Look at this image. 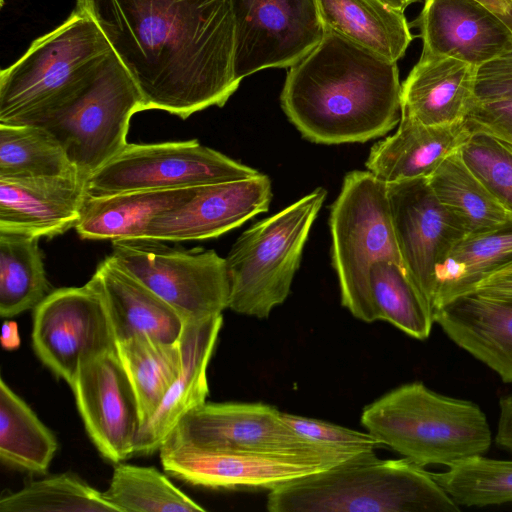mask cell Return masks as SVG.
<instances>
[{"label":"cell","instance_id":"1","mask_svg":"<svg viewBox=\"0 0 512 512\" xmlns=\"http://www.w3.org/2000/svg\"><path fill=\"white\" fill-rule=\"evenodd\" d=\"M128 70L144 110L187 119L222 107L234 69L231 0H77Z\"/></svg>","mask_w":512,"mask_h":512},{"label":"cell","instance_id":"2","mask_svg":"<svg viewBox=\"0 0 512 512\" xmlns=\"http://www.w3.org/2000/svg\"><path fill=\"white\" fill-rule=\"evenodd\" d=\"M281 107L314 143L367 142L401 118L397 62L326 30L319 44L289 68Z\"/></svg>","mask_w":512,"mask_h":512},{"label":"cell","instance_id":"3","mask_svg":"<svg viewBox=\"0 0 512 512\" xmlns=\"http://www.w3.org/2000/svg\"><path fill=\"white\" fill-rule=\"evenodd\" d=\"M270 512H454L459 505L407 458L360 453L269 490Z\"/></svg>","mask_w":512,"mask_h":512},{"label":"cell","instance_id":"4","mask_svg":"<svg viewBox=\"0 0 512 512\" xmlns=\"http://www.w3.org/2000/svg\"><path fill=\"white\" fill-rule=\"evenodd\" d=\"M361 424L381 445L420 466L450 467L485 455L492 444L490 424L476 403L422 382L403 384L367 405Z\"/></svg>","mask_w":512,"mask_h":512},{"label":"cell","instance_id":"5","mask_svg":"<svg viewBox=\"0 0 512 512\" xmlns=\"http://www.w3.org/2000/svg\"><path fill=\"white\" fill-rule=\"evenodd\" d=\"M113 52L96 22L76 6L60 26L34 40L0 72V123L29 124L74 98Z\"/></svg>","mask_w":512,"mask_h":512},{"label":"cell","instance_id":"6","mask_svg":"<svg viewBox=\"0 0 512 512\" xmlns=\"http://www.w3.org/2000/svg\"><path fill=\"white\" fill-rule=\"evenodd\" d=\"M326 195V190L318 187L238 237L225 258L229 309L267 318L287 299Z\"/></svg>","mask_w":512,"mask_h":512},{"label":"cell","instance_id":"7","mask_svg":"<svg viewBox=\"0 0 512 512\" xmlns=\"http://www.w3.org/2000/svg\"><path fill=\"white\" fill-rule=\"evenodd\" d=\"M329 228L332 264L342 305L359 320L377 321L370 291V270L374 263L382 260L403 266L391 219L387 184L368 170L347 173L331 206Z\"/></svg>","mask_w":512,"mask_h":512},{"label":"cell","instance_id":"8","mask_svg":"<svg viewBox=\"0 0 512 512\" xmlns=\"http://www.w3.org/2000/svg\"><path fill=\"white\" fill-rule=\"evenodd\" d=\"M143 110L136 83L113 52L77 96L25 125L52 133L86 181L125 148L131 117Z\"/></svg>","mask_w":512,"mask_h":512},{"label":"cell","instance_id":"9","mask_svg":"<svg viewBox=\"0 0 512 512\" xmlns=\"http://www.w3.org/2000/svg\"><path fill=\"white\" fill-rule=\"evenodd\" d=\"M260 172L197 139L128 143L86 180L88 198L138 190H175L236 181Z\"/></svg>","mask_w":512,"mask_h":512},{"label":"cell","instance_id":"10","mask_svg":"<svg viewBox=\"0 0 512 512\" xmlns=\"http://www.w3.org/2000/svg\"><path fill=\"white\" fill-rule=\"evenodd\" d=\"M154 238L112 241L114 260L168 303L185 321L228 308L225 258L214 250L178 249Z\"/></svg>","mask_w":512,"mask_h":512},{"label":"cell","instance_id":"11","mask_svg":"<svg viewBox=\"0 0 512 512\" xmlns=\"http://www.w3.org/2000/svg\"><path fill=\"white\" fill-rule=\"evenodd\" d=\"M165 442L340 461L363 453L319 444L302 437L284 422L278 409L264 403L205 402L186 414Z\"/></svg>","mask_w":512,"mask_h":512},{"label":"cell","instance_id":"12","mask_svg":"<svg viewBox=\"0 0 512 512\" xmlns=\"http://www.w3.org/2000/svg\"><path fill=\"white\" fill-rule=\"evenodd\" d=\"M32 346L40 361L70 387L85 359L117 348L92 278L80 287L52 290L36 306Z\"/></svg>","mask_w":512,"mask_h":512},{"label":"cell","instance_id":"13","mask_svg":"<svg viewBox=\"0 0 512 512\" xmlns=\"http://www.w3.org/2000/svg\"><path fill=\"white\" fill-rule=\"evenodd\" d=\"M236 78L266 68H290L322 40L316 0H231Z\"/></svg>","mask_w":512,"mask_h":512},{"label":"cell","instance_id":"14","mask_svg":"<svg viewBox=\"0 0 512 512\" xmlns=\"http://www.w3.org/2000/svg\"><path fill=\"white\" fill-rule=\"evenodd\" d=\"M71 389L87 434L100 454L114 464L135 455L142 419L117 348L85 359Z\"/></svg>","mask_w":512,"mask_h":512},{"label":"cell","instance_id":"15","mask_svg":"<svg viewBox=\"0 0 512 512\" xmlns=\"http://www.w3.org/2000/svg\"><path fill=\"white\" fill-rule=\"evenodd\" d=\"M159 452L168 475L211 489L271 490L343 462L323 457L210 449L171 442H165Z\"/></svg>","mask_w":512,"mask_h":512},{"label":"cell","instance_id":"16","mask_svg":"<svg viewBox=\"0 0 512 512\" xmlns=\"http://www.w3.org/2000/svg\"><path fill=\"white\" fill-rule=\"evenodd\" d=\"M387 194L403 266L431 305L436 267L466 230L427 178L389 183Z\"/></svg>","mask_w":512,"mask_h":512},{"label":"cell","instance_id":"17","mask_svg":"<svg viewBox=\"0 0 512 512\" xmlns=\"http://www.w3.org/2000/svg\"><path fill=\"white\" fill-rule=\"evenodd\" d=\"M267 175L195 187L190 198L155 217L144 238L163 241L217 238L269 209Z\"/></svg>","mask_w":512,"mask_h":512},{"label":"cell","instance_id":"18","mask_svg":"<svg viewBox=\"0 0 512 512\" xmlns=\"http://www.w3.org/2000/svg\"><path fill=\"white\" fill-rule=\"evenodd\" d=\"M414 25L420 30L422 53L476 68L512 50V28L477 0H425Z\"/></svg>","mask_w":512,"mask_h":512},{"label":"cell","instance_id":"19","mask_svg":"<svg viewBox=\"0 0 512 512\" xmlns=\"http://www.w3.org/2000/svg\"><path fill=\"white\" fill-rule=\"evenodd\" d=\"M85 186L77 175L0 179V232L52 238L75 228Z\"/></svg>","mask_w":512,"mask_h":512},{"label":"cell","instance_id":"20","mask_svg":"<svg viewBox=\"0 0 512 512\" xmlns=\"http://www.w3.org/2000/svg\"><path fill=\"white\" fill-rule=\"evenodd\" d=\"M223 324L222 314L184 322L179 341L181 371L160 405L140 429L135 454L159 451L181 419L206 402L207 368Z\"/></svg>","mask_w":512,"mask_h":512},{"label":"cell","instance_id":"21","mask_svg":"<svg viewBox=\"0 0 512 512\" xmlns=\"http://www.w3.org/2000/svg\"><path fill=\"white\" fill-rule=\"evenodd\" d=\"M103 299L116 343L134 337H149L174 343L184 320L156 293L109 255L91 277Z\"/></svg>","mask_w":512,"mask_h":512},{"label":"cell","instance_id":"22","mask_svg":"<svg viewBox=\"0 0 512 512\" xmlns=\"http://www.w3.org/2000/svg\"><path fill=\"white\" fill-rule=\"evenodd\" d=\"M434 319L457 346L512 383V299L473 292L443 306Z\"/></svg>","mask_w":512,"mask_h":512},{"label":"cell","instance_id":"23","mask_svg":"<svg viewBox=\"0 0 512 512\" xmlns=\"http://www.w3.org/2000/svg\"><path fill=\"white\" fill-rule=\"evenodd\" d=\"M470 133L466 119L427 125L401 113L396 132L371 148L366 168L386 184L428 178L448 156L459 151Z\"/></svg>","mask_w":512,"mask_h":512},{"label":"cell","instance_id":"24","mask_svg":"<svg viewBox=\"0 0 512 512\" xmlns=\"http://www.w3.org/2000/svg\"><path fill=\"white\" fill-rule=\"evenodd\" d=\"M476 72L461 60L421 53L401 85V113L427 125L465 120L476 102Z\"/></svg>","mask_w":512,"mask_h":512},{"label":"cell","instance_id":"25","mask_svg":"<svg viewBox=\"0 0 512 512\" xmlns=\"http://www.w3.org/2000/svg\"><path fill=\"white\" fill-rule=\"evenodd\" d=\"M512 264V220L494 229L466 235L436 267L431 305L434 311L473 293L491 274Z\"/></svg>","mask_w":512,"mask_h":512},{"label":"cell","instance_id":"26","mask_svg":"<svg viewBox=\"0 0 512 512\" xmlns=\"http://www.w3.org/2000/svg\"><path fill=\"white\" fill-rule=\"evenodd\" d=\"M195 187L175 190H138L88 198L75 230L81 239L144 238L158 215L191 197Z\"/></svg>","mask_w":512,"mask_h":512},{"label":"cell","instance_id":"27","mask_svg":"<svg viewBox=\"0 0 512 512\" xmlns=\"http://www.w3.org/2000/svg\"><path fill=\"white\" fill-rule=\"evenodd\" d=\"M324 29L391 61L413 40L404 12L383 0H316Z\"/></svg>","mask_w":512,"mask_h":512},{"label":"cell","instance_id":"28","mask_svg":"<svg viewBox=\"0 0 512 512\" xmlns=\"http://www.w3.org/2000/svg\"><path fill=\"white\" fill-rule=\"evenodd\" d=\"M58 449L54 434L1 378L0 459L11 468L44 474Z\"/></svg>","mask_w":512,"mask_h":512},{"label":"cell","instance_id":"29","mask_svg":"<svg viewBox=\"0 0 512 512\" xmlns=\"http://www.w3.org/2000/svg\"><path fill=\"white\" fill-rule=\"evenodd\" d=\"M438 200L462 222L467 235L512 220L510 213L467 167L459 151L448 156L427 178Z\"/></svg>","mask_w":512,"mask_h":512},{"label":"cell","instance_id":"30","mask_svg":"<svg viewBox=\"0 0 512 512\" xmlns=\"http://www.w3.org/2000/svg\"><path fill=\"white\" fill-rule=\"evenodd\" d=\"M38 237L0 232V315L35 309L52 291Z\"/></svg>","mask_w":512,"mask_h":512},{"label":"cell","instance_id":"31","mask_svg":"<svg viewBox=\"0 0 512 512\" xmlns=\"http://www.w3.org/2000/svg\"><path fill=\"white\" fill-rule=\"evenodd\" d=\"M117 354L136 394L143 426L181 371L180 341L134 337L117 343Z\"/></svg>","mask_w":512,"mask_h":512},{"label":"cell","instance_id":"32","mask_svg":"<svg viewBox=\"0 0 512 512\" xmlns=\"http://www.w3.org/2000/svg\"><path fill=\"white\" fill-rule=\"evenodd\" d=\"M75 175L78 170L47 129L0 123V179Z\"/></svg>","mask_w":512,"mask_h":512},{"label":"cell","instance_id":"33","mask_svg":"<svg viewBox=\"0 0 512 512\" xmlns=\"http://www.w3.org/2000/svg\"><path fill=\"white\" fill-rule=\"evenodd\" d=\"M369 282L378 320L415 339L429 337L435 323L433 308L403 266L378 261L370 270Z\"/></svg>","mask_w":512,"mask_h":512},{"label":"cell","instance_id":"34","mask_svg":"<svg viewBox=\"0 0 512 512\" xmlns=\"http://www.w3.org/2000/svg\"><path fill=\"white\" fill-rule=\"evenodd\" d=\"M105 499L117 512H204L154 467L115 464Z\"/></svg>","mask_w":512,"mask_h":512},{"label":"cell","instance_id":"35","mask_svg":"<svg viewBox=\"0 0 512 512\" xmlns=\"http://www.w3.org/2000/svg\"><path fill=\"white\" fill-rule=\"evenodd\" d=\"M117 512L104 497L73 473L31 481L0 499V512Z\"/></svg>","mask_w":512,"mask_h":512},{"label":"cell","instance_id":"36","mask_svg":"<svg viewBox=\"0 0 512 512\" xmlns=\"http://www.w3.org/2000/svg\"><path fill=\"white\" fill-rule=\"evenodd\" d=\"M432 475L459 506L484 507L512 503V460L479 455Z\"/></svg>","mask_w":512,"mask_h":512},{"label":"cell","instance_id":"37","mask_svg":"<svg viewBox=\"0 0 512 512\" xmlns=\"http://www.w3.org/2000/svg\"><path fill=\"white\" fill-rule=\"evenodd\" d=\"M467 167L512 213V147L481 131H472L459 149Z\"/></svg>","mask_w":512,"mask_h":512},{"label":"cell","instance_id":"38","mask_svg":"<svg viewBox=\"0 0 512 512\" xmlns=\"http://www.w3.org/2000/svg\"><path fill=\"white\" fill-rule=\"evenodd\" d=\"M284 422L302 437L340 449L366 452L381 446L369 432H359L318 419L282 413Z\"/></svg>","mask_w":512,"mask_h":512},{"label":"cell","instance_id":"39","mask_svg":"<svg viewBox=\"0 0 512 512\" xmlns=\"http://www.w3.org/2000/svg\"><path fill=\"white\" fill-rule=\"evenodd\" d=\"M466 122L471 132L488 133L512 147V99L476 101Z\"/></svg>","mask_w":512,"mask_h":512},{"label":"cell","instance_id":"40","mask_svg":"<svg viewBox=\"0 0 512 512\" xmlns=\"http://www.w3.org/2000/svg\"><path fill=\"white\" fill-rule=\"evenodd\" d=\"M476 101L512 99V50L477 68Z\"/></svg>","mask_w":512,"mask_h":512},{"label":"cell","instance_id":"41","mask_svg":"<svg viewBox=\"0 0 512 512\" xmlns=\"http://www.w3.org/2000/svg\"><path fill=\"white\" fill-rule=\"evenodd\" d=\"M474 292L493 298L512 299V268L491 274L478 284Z\"/></svg>","mask_w":512,"mask_h":512},{"label":"cell","instance_id":"42","mask_svg":"<svg viewBox=\"0 0 512 512\" xmlns=\"http://www.w3.org/2000/svg\"><path fill=\"white\" fill-rule=\"evenodd\" d=\"M495 442L501 449L512 454V394L500 399Z\"/></svg>","mask_w":512,"mask_h":512},{"label":"cell","instance_id":"43","mask_svg":"<svg viewBox=\"0 0 512 512\" xmlns=\"http://www.w3.org/2000/svg\"><path fill=\"white\" fill-rule=\"evenodd\" d=\"M493 10L512 28V2L510 0H477Z\"/></svg>","mask_w":512,"mask_h":512},{"label":"cell","instance_id":"44","mask_svg":"<svg viewBox=\"0 0 512 512\" xmlns=\"http://www.w3.org/2000/svg\"><path fill=\"white\" fill-rule=\"evenodd\" d=\"M2 344L9 349L19 344L17 326L14 323L4 322L2 327Z\"/></svg>","mask_w":512,"mask_h":512},{"label":"cell","instance_id":"45","mask_svg":"<svg viewBox=\"0 0 512 512\" xmlns=\"http://www.w3.org/2000/svg\"><path fill=\"white\" fill-rule=\"evenodd\" d=\"M385 3H387L390 7L404 12V10L412 3L418 2L420 0H383Z\"/></svg>","mask_w":512,"mask_h":512},{"label":"cell","instance_id":"46","mask_svg":"<svg viewBox=\"0 0 512 512\" xmlns=\"http://www.w3.org/2000/svg\"><path fill=\"white\" fill-rule=\"evenodd\" d=\"M3 3H4V0H0V4H1V6H3Z\"/></svg>","mask_w":512,"mask_h":512},{"label":"cell","instance_id":"47","mask_svg":"<svg viewBox=\"0 0 512 512\" xmlns=\"http://www.w3.org/2000/svg\"><path fill=\"white\" fill-rule=\"evenodd\" d=\"M505 268H512V264H510L509 266L505 267ZM504 269V268H503Z\"/></svg>","mask_w":512,"mask_h":512},{"label":"cell","instance_id":"48","mask_svg":"<svg viewBox=\"0 0 512 512\" xmlns=\"http://www.w3.org/2000/svg\"><path fill=\"white\" fill-rule=\"evenodd\" d=\"M512 2V0H510Z\"/></svg>","mask_w":512,"mask_h":512}]
</instances>
